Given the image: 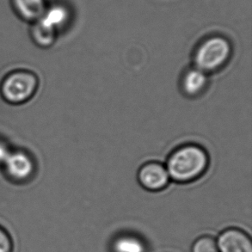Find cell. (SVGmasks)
<instances>
[{"label": "cell", "mask_w": 252, "mask_h": 252, "mask_svg": "<svg viewBox=\"0 0 252 252\" xmlns=\"http://www.w3.org/2000/svg\"><path fill=\"white\" fill-rule=\"evenodd\" d=\"M191 252H219L216 239L210 235L199 237L191 246Z\"/></svg>", "instance_id": "cell-11"}, {"label": "cell", "mask_w": 252, "mask_h": 252, "mask_svg": "<svg viewBox=\"0 0 252 252\" xmlns=\"http://www.w3.org/2000/svg\"><path fill=\"white\" fill-rule=\"evenodd\" d=\"M11 240L3 229L0 228V252H10Z\"/></svg>", "instance_id": "cell-13"}, {"label": "cell", "mask_w": 252, "mask_h": 252, "mask_svg": "<svg viewBox=\"0 0 252 252\" xmlns=\"http://www.w3.org/2000/svg\"><path fill=\"white\" fill-rule=\"evenodd\" d=\"M230 41L221 35L205 39L198 45L193 55L194 66L205 73L218 72L228 63L232 56Z\"/></svg>", "instance_id": "cell-2"}, {"label": "cell", "mask_w": 252, "mask_h": 252, "mask_svg": "<svg viewBox=\"0 0 252 252\" xmlns=\"http://www.w3.org/2000/svg\"><path fill=\"white\" fill-rule=\"evenodd\" d=\"M110 252H147V243L133 232H122L110 243Z\"/></svg>", "instance_id": "cell-7"}, {"label": "cell", "mask_w": 252, "mask_h": 252, "mask_svg": "<svg viewBox=\"0 0 252 252\" xmlns=\"http://www.w3.org/2000/svg\"><path fill=\"white\" fill-rule=\"evenodd\" d=\"M33 34L35 41L41 46H48L51 44L55 37L54 33L45 31L44 29L38 26L37 24H35L34 27Z\"/></svg>", "instance_id": "cell-12"}, {"label": "cell", "mask_w": 252, "mask_h": 252, "mask_svg": "<svg viewBox=\"0 0 252 252\" xmlns=\"http://www.w3.org/2000/svg\"><path fill=\"white\" fill-rule=\"evenodd\" d=\"M10 154L6 146L2 142H0V164H3L5 162Z\"/></svg>", "instance_id": "cell-14"}, {"label": "cell", "mask_w": 252, "mask_h": 252, "mask_svg": "<svg viewBox=\"0 0 252 252\" xmlns=\"http://www.w3.org/2000/svg\"><path fill=\"white\" fill-rule=\"evenodd\" d=\"M208 74L196 67L184 71L180 80V86L184 95L194 98L204 93L208 85Z\"/></svg>", "instance_id": "cell-6"}, {"label": "cell", "mask_w": 252, "mask_h": 252, "mask_svg": "<svg viewBox=\"0 0 252 252\" xmlns=\"http://www.w3.org/2000/svg\"><path fill=\"white\" fill-rule=\"evenodd\" d=\"M3 164L10 177L17 180H24L30 177L33 170L32 161L24 153H10Z\"/></svg>", "instance_id": "cell-8"}, {"label": "cell", "mask_w": 252, "mask_h": 252, "mask_svg": "<svg viewBox=\"0 0 252 252\" xmlns=\"http://www.w3.org/2000/svg\"><path fill=\"white\" fill-rule=\"evenodd\" d=\"M138 181L145 189L158 192L167 188L170 178L165 165L158 162H148L138 171Z\"/></svg>", "instance_id": "cell-4"}, {"label": "cell", "mask_w": 252, "mask_h": 252, "mask_svg": "<svg viewBox=\"0 0 252 252\" xmlns=\"http://www.w3.org/2000/svg\"><path fill=\"white\" fill-rule=\"evenodd\" d=\"M37 80L33 74L19 72L9 76L2 87L4 99L11 103H21L33 95Z\"/></svg>", "instance_id": "cell-3"}, {"label": "cell", "mask_w": 252, "mask_h": 252, "mask_svg": "<svg viewBox=\"0 0 252 252\" xmlns=\"http://www.w3.org/2000/svg\"><path fill=\"white\" fill-rule=\"evenodd\" d=\"M219 252H252V240L242 229L230 227L222 231L217 239Z\"/></svg>", "instance_id": "cell-5"}, {"label": "cell", "mask_w": 252, "mask_h": 252, "mask_svg": "<svg viewBox=\"0 0 252 252\" xmlns=\"http://www.w3.org/2000/svg\"><path fill=\"white\" fill-rule=\"evenodd\" d=\"M17 11L27 20H39L44 13V0H14Z\"/></svg>", "instance_id": "cell-10"}, {"label": "cell", "mask_w": 252, "mask_h": 252, "mask_svg": "<svg viewBox=\"0 0 252 252\" xmlns=\"http://www.w3.org/2000/svg\"><path fill=\"white\" fill-rule=\"evenodd\" d=\"M67 10L62 5H54L46 9L41 18L37 20V25L47 31L55 34V31L62 27L68 20Z\"/></svg>", "instance_id": "cell-9"}, {"label": "cell", "mask_w": 252, "mask_h": 252, "mask_svg": "<svg viewBox=\"0 0 252 252\" xmlns=\"http://www.w3.org/2000/svg\"><path fill=\"white\" fill-rule=\"evenodd\" d=\"M209 165L207 151L196 144H185L170 154L166 170L170 180L178 184H189L204 175Z\"/></svg>", "instance_id": "cell-1"}]
</instances>
